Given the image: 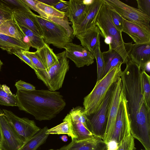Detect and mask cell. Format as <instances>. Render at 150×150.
Listing matches in <instances>:
<instances>
[{"instance_id": "cell-1", "label": "cell", "mask_w": 150, "mask_h": 150, "mask_svg": "<svg viewBox=\"0 0 150 150\" xmlns=\"http://www.w3.org/2000/svg\"><path fill=\"white\" fill-rule=\"evenodd\" d=\"M120 76L129 115L131 134L146 150L150 149V109L146 105L141 88V69L131 60Z\"/></svg>"}, {"instance_id": "cell-2", "label": "cell", "mask_w": 150, "mask_h": 150, "mask_svg": "<svg viewBox=\"0 0 150 150\" xmlns=\"http://www.w3.org/2000/svg\"><path fill=\"white\" fill-rule=\"evenodd\" d=\"M19 109L40 121L50 120L64 108L66 103L58 91L46 90L17 91L16 95Z\"/></svg>"}, {"instance_id": "cell-3", "label": "cell", "mask_w": 150, "mask_h": 150, "mask_svg": "<svg viewBox=\"0 0 150 150\" xmlns=\"http://www.w3.org/2000/svg\"><path fill=\"white\" fill-rule=\"evenodd\" d=\"M95 25L99 30L100 35L104 38L105 43L110 45L120 55L123 64H126L130 60L129 54L133 44L132 42H124L122 32L114 24L109 8L103 1L97 15Z\"/></svg>"}, {"instance_id": "cell-4", "label": "cell", "mask_w": 150, "mask_h": 150, "mask_svg": "<svg viewBox=\"0 0 150 150\" xmlns=\"http://www.w3.org/2000/svg\"><path fill=\"white\" fill-rule=\"evenodd\" d=\"M122 64L120 63L113 68L97 81L92 91L84 98V113L87 116L93 114L98 109L108 90L120 77Z\"/></svg>"}, {"instance_id": "cell-5", "label": "cell", "mask_w": 150, "mask_h": 150, "mask_svg": "<svg viewBox=\"0 0 150 150\" xmlns=\"http://www.w3.org/2000/svg\"><path fill=\"white\" fill-rule=\"evenodd\" d=\"M56 54L57 60L54 64L47 69H37L35 71L38 79L43 82L49 90L52 91L62 88L69 68L65 51Z\"/></svg>"}, {"instance_id": "cell-6", "label": "cell", "mask_w": 150, "mask_h": 150, "mask_svg": "<svg viewBox=\"0 0 150 150\" xmlns=\"http://www.w3.org/2000/svg\"><path fill=\"white\" fill-rule=\"evenodd\" d=\"M35 17L41 28L45 43L52 44L59 48H64L73 38L69 37L66 30L57 23L48 19L35 14Z\"/></svg>"}, {"instance_id": "cell-7", "label": "cell", "mask_w": 150, "mask_h": 150, "mask_svg": "<svg viewBox=\"0 0 150 150\" xmlns=\"http://www.w3.org/2000/svg\"><path fill=\"white\" fill-rule=\"evenodd\" d=\"M103 1L110 9L150 33V17L138 8L129 6L119 0Z\"/></svg>"}, {"instance_id": "cell-8", "label": "cell", "mask_w": 150, "mask_h": 150, "mask_svg": "<svg viewBox=\"0 0 150 150\" xmlns=\"http://www.w3.org/2000/svg\"><path fill=\"white\" fill-rule=\"evenodd\" d=\"M121 77L115 83L108 107L106 127L103 139L107 144L113 132L119 105L124 96Z\"/></svg>"}, {"instance_id": "cell-9", "label": "cell", "mask_w": 150, "mask_h": 150, "mask_svg": "<svg viewBox=\"0 0 150 150\" xmlns=\"http://www.w3.org/2000/svg\"><path fill=\"white\" fill-rule=\"evenodd\" d=\"M0 128L2 135L0 150H17L25 143L0 109Z\"/></svg>"}, {"instance_id": "cell-10", "label": "cell", "mask_w": 150, "mask_h": 150, "mask_svg": "<svg viewBox=\"0 0 150 150\" xmlns=\"http://www.w3.org/2000/svg\"><path fill=\"white\" fill-rule=\"evenodd\" d=\"M114 84L108 91L98 109L90 119L88 118L87 125L89 129L95 136L102 139L105 130L108 110Z\"/></svg>"}, {"instance_id": "cell-11", "label": "cell", "mask_w": 150, "mask_h": 150, "mask_svg": "<svg viewBox=\"0 0 150 150\" xmlns=\"http://www.w3.org/2000/svg\"><path fill=\"white\" fill-rule=\"evenodd\" d=\"M3 111L16 132L25 142L40 129L34 120L27 118L20 117L6 110L3 109Z\"/></svg>"}, {"instance_id": "cell-12", "label": "cell", "mask_w": 150, "mask_h": 150, "mask_svg": "<svg viewBox=\"0 0 150 150\" xmlns=\"http://www.w3.org/2000/svg\"><path fill=\"white\" fill-rule=\"evenodd\" d=\"M130 133L129 118L124 96L119 105L113 132L110 141L113 140L119 143Z\"/></svg>"}, {"instance_id": "cell-13", "label": "cell", "mask_w": 150, "mask_h": 150, "mask_svg": "<svg viewBox=\"0 0 150 150\" xmlns=\"http://www.w3.org/2000/svg\"><path fill=\"white\" fill-rule=\"evenodd\" d=\"M64 49L67 57L73 61L78 68L89 66L94 62L93 54L81 45L71 42Z\"/></svg>"}, {"instance_id": "cell-14", "label": "cell", "mask_w": 150, "mask_h": 150, "mask_svg": "<svg viewBox=\"0 0 150 150\" xmlns=\"http://www.w3.org/2000/svg\"><path fill=\"white\" fill-rule=\"evenodd\" d=\"M12 11L13 20L16 24L25 27L43 38L42 33L35 14L31 11L21 9Z\"/></svg>"}, {"instance_id": "cell-15", "label": "cell", "mask_w": 150, "mask_h": 150, "mask_svg": "<svg viewBox=\"0 0 150 150\" xmlns=\"http://www.w3.org/2000/svg\"><path fill=\"white\" fill-rule=\"evenodd\" d=\"M103 2V0H94L89 6L88 13L83 20L78 24H72L74 36L84 32L95 25L97 16Z\"/></svg>"}, {"instance_id": "cell-16", "label": "cell", "mask_w": 150, "mask_h": 150, "mask_svg": "<svg viewBox=\"0 0 150 150\" xmlns=\"http://www.w3.org/2000/svg\"><path fill=\"white\" fill-rule=\"evenodd\" d=\"M106 144L99 137L94 136L80 140L74 139L60 150H105Z\"/></svg>"}, {"instance_id": "cell-17", "label": "cell", "mask_w": 150, "mask_h": 150, "mask_svg": "<svg viewBox=\"0 0 150 150\" xmlns=\"http://www.w3.org/2000/svg\"><path fill=\"white\" fill-rule=\"evenodd\" d=\"M100 32L95 25L83 33L75 35L80 41L81 45L93 54L95 50L100 46Z\"/></svg>"}, {"instance_id": "cell-18", "label": "cell", "mask_w": 150, "mask_h": 150, "mask_svg": "<svg viewBox=\"0 0 150 150\" xmlns=\"http://www.w3.org/2000/svg\"><path fill=\"white\" fill-rule=\"evenodd\" d=\"M129 56L130 60L143 70L146 64L150 61V42L133 44Z\"/></svg>"}, {"instance_id": "cell-19", "label": "cell", "mask_w": 150, "mask_h": 150, "mask_svg": "<svg viewBox=\"0 0 150 150\" xmlns=\"http://www.w3.org/2000/svg\"><path fill=\"white\" fill-rule=\"evenodd\" d=\"M122 18L123 28L122 32L127 34L135 43L150 42V33L137 25Z\"/></svg>"}, {"instance_id": "cell-20", "label": "cell", "mask_w": 150, "mask_h": 150, "mask_svg": "<svg viewBox=\"0 0 150 150\" xmlns=\"http://www.w3.org/2000/svg\"><path fill=\"white\" fill-rule=\"evenodd\" d=\"M68 3L66 16L72 24L80 23L86 16L89 6L85 4L83 0H70Z\"/></svg>"}, {"instance_id": "cell-21", "label": "cell", "mask_w": 150, "mask_h": 150, "mask_svg": "<svg viewBox=\"0 0 150 150\" xmlns=\"http://www.w3.org/2000/svg\"><path fill=\"white\" fill-rule=\"evenodd\" d=\"M31 47L29 42L0 33V48L11 54L15 50L29 51Z\"/></svg>"}, {"instance_id": "cell-22", "label": "cell", "mask_w": 150, "mask_h": 150, "mask_svg": "<svg viewBox=\"0 0 150 150\" xmlns=\"http://www.w3.org/2000/svg\"><path fill=\"white\" fill-rule=\"evenodd\" d=\"M48 129L47 126L40 129L17 150H36L47 139L49 135L46 132Z\"/></svg>"}, {"instance_id": "cell-23", "label": "cell", "mask_w": 150, "mask_h": 150, "mask_svg": "<svg viewBox=\"0 0 150 150\" xmlns=\"http://www.w3.org/2000/svg\"><path fill=\"white\" fill-rule=\"evenodd\" d=\"M109 47L108 51L102 52L105 63L103 77L111 69L120 63L123 64V60L120 55L110 45Z\"/></svg>"}, {"instance_id": "cell-24", "label": "cell", "mask_w": 150, "mask_h": 150, "mask_svg": "<svg viewBox=\"0 0 150 150\" xmlns=\"http://www.w3.org/2000/svg\"><path fill=\"white\" fill-rule=\"evenodd\" d=\"M60 124L50 129H48L46 133L47 134H66L70 137L72 140L76 139L77 137L74 134L68 114Z\"/></svg>"}, {"instance_id": "cell-25", "label": "cell", "mask_w": 150, "mask_h": 150, "mask_svg": "<svg viewBox=\"0 0 150 150\" xmlns=\"http://www.w3.org/2000/svg\"><path fill=\"white\" fill-rule=\"evenodd\" d=\"M36 52L45 69L51 66L57 60L56 54L54 53L53 49L45 43L42 47L37 50Z\"/></svg>"}, {"instance_id": "cell-26", "label": "cell", "mask_w": 150, "mask_h": 150, "mask_svg": "<svg viewBox=\"0 0 150 150\" xmlns=\"http://www.w3.org/2000/svg\"><path fill=\"white\" fill-rule=\"evenodd\" d=\"M0 33L23 40L25 37L13 20L6 21L0 25Z\"/></svg>"}, {"instance_id": "cell-27", "label": "cell", "mask_w": 150, "mask_h": 150, "mask_svg": "<svg viewBox=\"0 0 150 150\" xmlns=\"http://www.w3.org/2000/svg\"><path fill=\"white\" fill-rule=\"evenodd\" d=\"M68 114L73 132L77 137V138L76 139V140H82L95 136L81 122L79 121L72 120L70 114L69 113Z\"/></svg>"}, {"instance_id": "cell-28", "label": "cell", "mask_w": 150, "mask_h": 150, "mask_svg": "<svg viewBox=\"0 0 150 150\" xmlns=\"http://www.w3.org/2000/svg\"><path fill=\"white\" fill-rule=\"evenodd\" d=\"M18 100L6 85L0 84V105L7 106H17Z\"/></svg>"}, {"instance_id": "cell-29", "label": "cell", "mask_w": 150, "mask_h": 150, "mask_svg": "<svg viewBox=\"0 0 150 150\" xmlns=\"http://www.w3.org/2000/svg\"><path fill=\"white\" fill-rule=\"evenodd\" d=\"M17 24L24 35L28 38L31 47L37 50L44 45L45 43L42 37L25 27Z\"/></svg>"}, {"instance_id": "cell-30", "label": "cell", "mask_w": 150, "mask_h": 150, "mask_svg": "<svg viewBox=\"0 0 150 150\" xmlns=\"http://www.w3.org/2000/svg\"><path fill=\"white\" fill-rule=\"evenodd\" d=\"M141 81L142 93L147 106L150 109V76L145 71H141Z\"/></svg>"}, {"instance_id": "cell-31", "label": "cell", "mask_w": 150, "mask_h": 150, "mask_svg": "<svg viewBox=\"0 0 150 150\" xmlns=\"http://www.w3.org/2000/svg\"><path fill=\"white\" fill-rule=\"evenodd\" d=\"M69 113L72 120L81 122L86 127L89 129L87 125L88 119L84 113L83 107L79 106L74 108L70 110Z\"/></svg>"}, {"instance_id": "cell-32", "label": "cell", "mask_w": 150, "mask_h": 150, "mask_svg": "<svg viewBox=\"0 0 150 150\" xmlns=\"http://www.w3.org/2000/svg\"><path fill=\"white\" fill-rule=\"evenodd\" d=\"M38 1L36 4L37 6L46 14L48 17L52 16L60 18H64L66 16L65 14L58 11L53 6Z\"/></svg>"}, {"instance_id": "cell-33", "label": "cell", "mask_w": 150, "mask_h": 150, "mask_svg": "<svg viewBox=\"0 0 150 150\" xmlns=\"http://www.w3.org/2000/svg\"><path fill=\"white\" fill-rule=\"evenodd\" d=\"M96 59L97 64V80L101 79L103 77L105 69V63L103 59L102 52L100 49V46L96 48L93 54Z\"/></svg>"}, {"instance_id": "cell-34", "label": "cell", "mask_w": 150, "mask_h": 150, "mask_svg": "<svg viewBox=\"0 0 150 150\" xmlns=\"http://www.w3.org/2000/svg\"><path fill=\"white\" fill-rule=\"evenodd\" d=\"M22 52L31 61L35 68L37 70H43L45 68L40 60L36 52H31L29 51L22 50Z\"/></svg>"}, {"instance_id": "cell-35", "label": "cell", "mask_w": 150, "mask_h": 150, "mask_svg": "<svg viewBox=\"0 0 150 150\" xmlns=\"http://www.w3.org/2000/svg\"><path fill=\"white\" fill-rule=\"evenodd\" d=\"M136 149L134 139L130 133L118 143V146L115 150H135Z\"/></svg>"}, {"instance_id": "cell-36", "label": "cell", "mask_w": 150, "mask_h": 150, "mask_svg": "<svg viewBox=\"0 0 150 150\" xmlns=\"http://www.w3.org/2000/svg\"><path fill=\"white\" fill-rule=\"evenodd\" d=\"M48 19L60 25L64 28L67 32L69 36L73 38V30L70 25L71 23L64 18H60L52 16H48Z\"/></svg>"}, {"instance_id": "cell-37", "label": "cell", "mask_w": 150, "mask_h": 150, "mask_svg": "<svg viewBox=\"0 0 150 150\" xmlns=\"http://www.w3.org/2000/svg\"><path fill=\"white\" fill-rule=\"evenodd\" d=\"M13 20L12 11L5 3L0 0V22Z\"/></svg>"}, {"instance_id": "cell-38", "label": "cell", "mask_w": 150, "mask_h": 150, "mask_svg": "<svg viewBox=\"0 0 150 150\" xmlns=\"http://www.w3.org/2000/svg\"><path fill=\"white\" fill-rule=\"evenodd\" d=\"M4 3L8 6L12 10L23 9L28 11L30 9L21 0H1Z\"/></svg>"}, {"instance_id": "cell-39", "label": "cell", "mask_w": 150, "mask_h": 150, "mask_svg": "<svg viewBox=\"0 0 150 150\" xmlns=\"http://www.w3.org/2000/svg\"><path fill=\"white\" fill-rule=\"evenodd\" d=\"M109 11L114 24L118 30L122 32L123 28L122 17L117 13L109 8Z\"/></svg>"}, {"instance_id": "cell-40", "label": "cell", "mask_w": 150, "mask_h": 150, "mask_svg": "<svg viewBox=\"0 0 150 150\" xmlns=\"http://www.w3.org/2000/svg\"><path fill=\"white\" fill-rule=\"evenodd\" d=\"M30 9L37 12L41 17L47 19L48 16L41 11L36 6L38 2L37 0H21Z\"/></svg>"}, {"instance_id": "cell-41", "label": "cell", "mask_w": 150, "mask_h": 150, "mask_svg": "<svg viewBox=\"0 0 150 150\" xmlns=\"http://www.w3.org/2000/svg\"><path fill=\"white\" fill-rule=\"evenodd\" d=\"M138 9L150 17V0H137Z\"/></svg>"}, {"instance_id": "cell-42", "label": "cell", "mask_w": 150, "mask_h": 150, "mask_svg": "<svg viewBox=\"0 0 150 150\" xmlns=\"http://www.w3.org/2000/svg\"><path fill=\"white\" fill-rule=\"evenodd\" d=\"M15 85L17 91H32L36 90L35 87L33 85L21 80L16 82Z\"/></svg>"}, {"instance_id": "cell-43", "label": "cell", "mask_w": 150, "mask_h": 150, "mask_svg": "<svg viewBox=\"0 0 150 150\" xmlns=\"http://www.w3.org/2000/svg\"><path fill=\"white\" fill-rule=\"evenodd\" d=\"M21 50H15L12 52V54L16 55L30 67L34 70L35 71L37 69L32 62L30 59L22 52Z\"/></svg>"}, {"instance_id": "cell-44", "label": "cell", "mask_w": 150, "mask_h": 150, "mask_svg": "<svg viewBox=\"0 0 150 150\" xmlns=\"http://www.w3.org/2000/svg\"><path fill=\"white\" fill-rule=\"evenodd\" d=\"M53 7L58 11L65 14L67 13L68 8V1L60 0Z\"/></svg>"}, {"instance_id": "cell-45", "label": "cell", "mask_w": 150, "mask_h": 150, "mask_svg": "<svg viewBox=\"0 0 150 150\" xmlns=\"http://www.w3.org/2000/svg\"><path fill=\"white\" fill-rule=\"evenodd\" d=\"M47 5L53 6L57 3L59 2L60 0H37Z\"/></svg>"}, {"instance_id": "cell-46", "label": "cell", "mask_w": 150, "mask_h": 150, "mask_svg": "<svg viewBox=\"0 0 150 150\" xmlns=\"http://www.w3.org/2000/svg\"><path fill=\"white\" fill-rule=\"evenodd\" d=\"M62 140L64 142H66L68 140V137L66 135H63L61 137Z\"/></svg>"}, {"instance_id": "cell-47", "label": "cell", "mask_w": 150, "mask_h": 150, "mask_svg": "<svg viewBox=\"0 0 150 150\" xmlns=\"http://www.w3.org/2000/svg\"><path fill=\"white\" fill-rule=\"evenodd\" d=\"M2 140V135H1V130L0 128V145L1 143Z\"/></svg>"}, {"instance_id": "cell-48", "label": "cell", "mask_w": 150, "mask_h": 150, "mask_svg": "<svg viewBox=\"0 0 150 150\" xmlns=\"http://www.w3.org/2000/svg\"><path fill=\"white\" fill-rule=\"evenodd\" d=\"M3 64V63L0 59V70L1 68V67Z\"/></svg>"}, {"instance_id": "cell-49", "label": "cell", "mask_w": 150, "mask_h": 150, "mask_svg": "<svg viewBox=\"0 0 150 150\" xmlns=\"http://www.w3.org/2000/svg\"><path fill=\"white\" fill-rule=\"evenodd\" d=\"M49 150H60V149H56V150H54V149H50Z\"/></svg>"}]
</instances>
